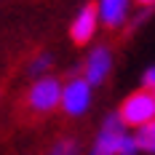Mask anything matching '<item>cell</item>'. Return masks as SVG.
Wrapping results in <instances>:
<instances>
[{"mask_svg":"<svg viewBox=\"0 0 155 155\" xmlns=\"http://www.w3.org/2000/svg\"><path fill=\"white\" fill-rule=\"evenodd\" d=\"M62 94H64V83L54 75H43L35 78L32 86L27 88V107L38 115H48L56 107H62Z\"/></svg>","mask_w":155,"mask_h":155,"instance_id":"obj_1","label":"cell"},{"mask_svg":"<svg viewBox=\"0 0 155 155\" xmlns=\"http://www.w3.org/2000/svg\"><path fill=\"white\" fill-rule=\"evenodd\" d=\"M120 118L128 128H142V126L155 120V91L139 88V91L128 94L120 102Z\"/></svg>","mask_w":155,"mask_h":155,"instance_id":"obj_2","label":"cell"},{"mask_svg":"<svg viewBox=\"0 0 155 155\" xmlns=\"http://www.w3.org/2000/svg\"><path fill=\"white\" fill-rule=\"evenodd\" d=\"M126 134L128 131H126L120 112H110L99 128V134H96V139H94V147L88 155H120V144H123Z\"/></svg>","mask_w":155,"mask_h":155,"instance_id":"obj_3","label":"cell"},{"mask_svg":"<svg viewBox=\"0 0 155 155\" xmlns=\"http://www.w3.org/2000/svg\"><path fill=\"white\" fill-rule=\"evenodd\" d=\"M91 91L94 86L86 80V78H70L64 83V94H62V110L67 118H80L86 115L88 107H91Z\"/></svg>","mask_w":155,"mask_h":155,"instance_id":"obj_4","label":"cell"},{"mask_svg":"<svg viewBox=\"0 0 155 155\" xmlns=\"http://www.w3.org/2000/svg\"><path fill=\"white\" fill-rule=\"evenodd\" d=\"M99 24H102L99 8H96L94 3H86V5L75 14L72 24H70V38H72V43H78V46L91 43L94 35H96V30H99Z\"/></svg>","mask_w":155,"mask_h":155,"instance_id":"obj_5","label":"cell"},{"mask_svg":"<svg viewBox=\"0 0 155 155\" xmlns=\"http://www.w3.org/2000/svg\"><path fill=\"white\" fill-rule=\"evenodd\" d=\"M110 72H112V51H110V46H94V51L83 62V78L91 86H102Z\"/></svg>","mask_w":155,"mask_h":155,"instance_id":"obj_6","label":"cell"},{"mask_svg":"<svg viewBox=\"0 0 155 155\" xmlns=\"http://www.w3.org/2000/svg\"><path fill=\"white\" fill-rule=\"evenodd\" d=\"M131 3L134 0H96L99 19L107 30H120L131 19Z\"/></svg>","mask_w":155,"mask_h":155,"instance_id":"obj_7","label":"cell"},{"mask_svg":"<svg viewBox=\"0 0 155 155\" xmlns=\"http://www.w3.org/2000/svg\"><path fill=\"white\" fill-rule=\"evenodd\" d=\"M51 67H54V54L51 51H38L27 64V72L32 78H43V75H51Z\"/></svg>","mask_w":155,"mask_h":155,"instance_id":"obj_8","label":"cell"},{"mask_svg":"<svg viewBox=\"0 0 155 155\" xmlns=\"http://www.w3.org/2000/svg\"><path fill=\"white\" fill-rule=\"evenodd\" d=\"M48 155H80V144H78L75 137H62L51 144Z\"/></svg>","mask_w":155,"mask_h":155,"instance_id":"obj_9","label":"cell"},{"mask_svg":"<svg viewBox=\"0 0 155 155\" xmlns=\"http://www.w3.org/2000/svg\"><path fill=\"white\" fill-rule=\"evenodd\" d=\"M137 142H139V147L144 153H155V120L137 128Z\"/></svg>","mask_w":155,"mask_h":155,"instance_id":"obj_10","label":"cell"},{"mask_svg":"<svg viewBox=\"0 0 155 155\" xmlns=\"http://www.w3.org/2000/svg\"><path fill=\"white\" fill-rule=\"evenodd\" d=\"M142 88H147V91H155V64L144 70V75H142Z\"/></svg>","mask_w":155,"mask_h":155,"instance_id":"obj_11","label":"cell"},{"mask_svg":"<svg viewBox=\"0 0 155 155\" xmlns=\"http://www.w3.org/2000/svg\"><path fill=\"white\" fill-rule=\"evenodd\" d=\"M134 3H139L142 8H153L155 5V0H134Z\"/></svg>","mask_w":155,"mask_h":155,"instance_id":"obj_12","label":"cell"}]
</instances>
